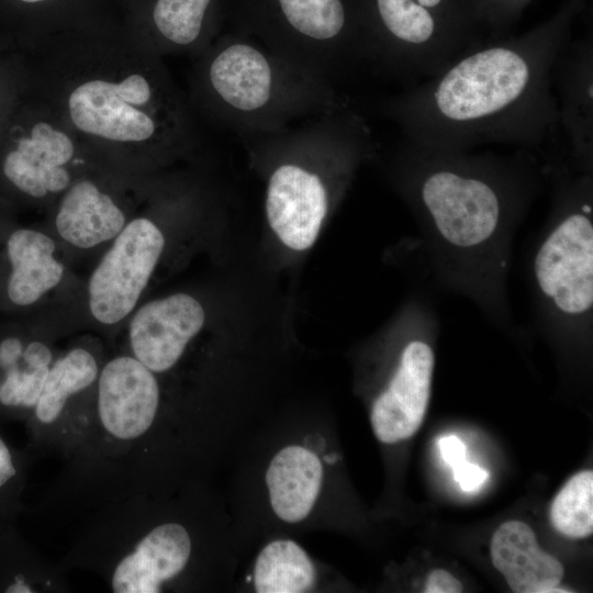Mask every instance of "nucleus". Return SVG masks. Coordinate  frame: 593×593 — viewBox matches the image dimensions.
<instances>
[{"label":"nucleus","instance_id":"obj_13","mask_svg":"<svg viewBox=\"0 0 593 593\" xmlns=\"http://www.w3.org/2000/svg\"><path fill=\"white\" fill-rule=\"evenodd\" d=\"M434 362L428 342L417 337L405 343L392 376L371 405L370 423L380 443L394 445L417 432L430 398Z\"/></svg>","mask_w":593,"mask_h":593},{"label":"nucleus","instance_id":"obj_11","mask_svg":"<svg viewBox=\"0 0 593 593\" xmlns=\"http://www.w3.org/2000/svg\"><path fill=\"white\" fill-rule=\"evenodd\" d=\"M164 246L161 231L148 219L124 226L89 280V307L97 321L114 324L133 311Z\"/></svg>","mask_w":593,"mask_h":593},{"label":"nucleus","instance_id":"obj_19","mask_svg":"<svg viewBox=\"0 0 593 593\" xmlns=\"http://www.w3.org/2000/svg\"><path fill=\"white\" fill-rule=\"evenodd\" d=\"M323 567L294 539L270 536L257 552L249 573L256 593H307L324 589Z\"/></svg>","mask_w":593,"mask_h":593},{"label":"nucleus","instance_id":"obj_2","mask_svg":"<svg viewBox=\"0 0 593 593\" xmlns=\"http://www.w3.org/2000/svg\"><path fill=\"white\" fill-rule=\"evenodd\" d=\"M239 540L209 481H195L93 511L58 566L92 572L114 593L212 592L232 581Z\"/></svg>","mask_w":593,"mask_h":593},{"label":"nucleus","instance_id":"obj_8","mask_svg":"<svg viewBox=\"0 0 593 593\" xmlns=\"http://www.w3.org/2000/svg\"><path fill=\"white\" fill-rule=\"evenodd\" d=\"M556 220L534 259L538 291L564 321L588 320L593 307L591 176L562 179Z\"/></svg>","mask_w":593,"mask_h":593},{"label":"nucleus","instance_id":"obj_10","mask_svg":"<svg viewBox=\"0 0 593 593\" xmlns=\"http://www.w3.org/2000/svg\"><path fill=\"white\" fill-rule=\"evenodd\" d=\"M101 367L88 349L75 347L57 359L26 421V450L32 455L69 454L87 422ZM96 390V389H94Z\"/></svg>","mask_w":593,"mask_h":593},{"label":"nucleus","instance_id":"obj_9","mask_svg":"<svg viewBox=\"0 0 593 593\" xmlns=\"http://www.w3.org/2000/svg\"><path fill=\"white\" fill-rule=\"evenodd\" d=\"M445 1L374 0L380 26L369 36L370 67L414 85L475 44L440 18Z\"/></svg>","mask_w":593,"mask_h":593},{"label":"nucleus","instance_id":"obj_26","mask_svg":"<svg viewBox=\"0 0 593 593\" xmlns=\"http://www.w3.org/2000/svg\"><path fill=\"white\" fill-rule=\"evenodd\" d=\"M424 592L426 593H459L462 584L444 569L433 570L426 580Z\"/></svg>","mask_w":593,"mask_h":593},{"label":"nucleus","instance_id":"obj_6","mask_svg":"<svg viewBox=\"0 0 593 593\" xmlns=\"http://www.w3.org/2000/svg\"><path fill=\"white\" fill-rule=\"evenodd\" d=\"M258 434L253 470L244 491L261 533L325 528L332 473L338 460L328 447L325 423L314 419L275 425ZM246 515V514H245Z\"/></svg>","mask_w":593,"mask_h":593},{"label":"nucleus","instance_id":"obj_1","mask_svg":"<svg viewBox=\"0 0 593 593\" xmlns=\"http://www.w3.org/2000/svg\"><path fill=\"white\" fill-rule=\"evenodd\" d=\"M566 31L560 24L475 43L382 110L417 145L472 150L501 143L542 152L561 133L552 74Z\"/></svg>","mask_w":593,"mask_h":593},{"label":"nucleus","instance_id":"obj_20","mask_svg":"<svg viewBox=\"0 0 593 593\" xmlns=\"http://www.w3.org/2000/svg\"><path fill=\"white\" fill-rule=\"evenodd\" d=\"M124 226L122 210L88 180L69 188L56 215L59 235L79 248H90L116 237Z\"/></svg>","mask_w":593,"mask_h":593},{"label":"nucleus","instance_id":"obj_3","mask_svg":"<svg viewBox=\"0 0 593 593\" xmlns=\"http://www.w3.org/2000/svg\"><path fill=\"white\" fill-rule=\"evenodd\" d=\"M180 411L156 373L121 355L100 370L85 427L48 489V510L96 511L202 481Z\"/></svg>","mask_w":593,"mask_h":593},{"label":"nucleus","instance_id":"obj_27","mask_svg":"<svg viewBox=\"0 0 593 593\" xmlns=\"http://www.w3.org/2000/svg\"><path fill=\"white\" fill-rule=\"evenodd\" d=\"M438 446L443 459L451 468L466 460V446L458 437H441L438 441Z\"/></svg>","mask_w":593,"mask_h":593},{"label":"nucleus","instance_id":"obj_12","mask_svg":"<svg viewBox=\"0 0 593 593\" xmlns=\"http://www.w3.org/2000/svg\"><path fill=\"white\" fill-rule=\"evenodd\" d=\"M331 204L322 174L298 160H286L271 171L266 193L268 223L280 240L305 250L317 238Z\"/></svg>","mask_w":593,"mask_h":593},{"label":"nucleus","instance_id":"obj_4","mask_svg":"<svg viewBox=\"0 0 593 593\" xmlns=\"http://www.w3.org/2000/svg\"><path fill=\"white\" fill-rule=\"evenodd\" d=\"M534 153L477 154L404 139L399 158L409 197L440 244L474 256L492 246L532 198L538 179Z\"/></svg>","mask_w":593,"mask_h":593},{"label":"nucleus","instance_id":"obj_28","mask_svg":"<svg viewBox=\"0 0 593 593\" xmlns=\"http://www.w3.org/2000/svg\"><path fill=\"white\" fill-rule=\"evenodd\" d=\"M21 1L34 3V2H41V1H44V0H21Z\"/></svg>","mask_w":593,"mask_h":593},{"label":"nucleus","instance_id":"obj_14","mask_svg":"<svg viewBox=\"0 0 593 593\" xmlns=\"http://www.w3.org/2000/svg\"><path fill=\"white\" fill-rule=\"evenodd\" d=\"M205 320L202 305L191 295L176 293L142 307L130 323L132 356L157 376L172 370Z\"/></svg>","mask_w":593,"mask_h":593},{"label":"nucleus","instance_id":"obj_18","mask_svg":"<svg viewBox=\"0 0 593 593\" xmlns=\"http://www.w3.org/2000/svg\"><path fill=\"white\" fill-rule=\"evenodd\" d=\"M54 240L42 232L19 228L8 235L4 294L10 303L32 305L60 282L64 266L54 258Z\"/></svg>","mask_w":593,"mask_h":593},{"label":"nucleus","instance_id":"obj_23","mask_svg":"<svg viewBox=\"0 0 593 593\" xmlns=\"http://www.w3.org/2000/svg\"><path fill=\"white\" fill-rule=\"evenodd\" d=\"M553 527L571 538H584L593 530V472L574 474L556 495L550 510Z\"/></svg>","mask_w":593,"mask_h":593},{"label":"nucleus","instance_id":"obj_25","mask_svg":"<svg viewBox=\"0 0 593 593\" xmlns=\"http://www.w3.org/2000/svg\"><path fill=\"white\" fill-rule=\"evenodd\" d=\"M454 478L463 492L471 493L478 491L488 479V471L478 465L461 461L454 468Z\"/></svg>","mask_w":593,"mask_h":593},{"label":"nucleus","instance_id":"obj_15","mask_svg":"<svg viewBox=\"0 0 593 593\" xmlns=\"http://www.w3.org/2000/svg\"><path fill=\"white\" fill-rule=\"evenodd\" d=\"M560 132L580 172H590L593 157V44L567 43L552 74Z\"/></svg>","mask_w":593,"mask_h":593},{"label":"nucleus","instance_id":"obj_16","mask_svg":"<svg viewBox=\"0 0 593 593\" xmlns=\"http://www.w3.org/2000/svg\"><path fill=\"white\" fill-rule=\"evenodd\" d=\"M74 154L75 146L67 133L51 123L38 122L5 156L3 175L23 193L43 198L69 186L70 175L65 166Z\"/></svg>","mask_w":593,"mask_h":593},{"label":"nucleus","instance_id":"obj_17","mask_svg":"<svg viewBox=\"0 0 593 593\" xmlns=\"http://www.w3.org/2000/svg\"><path fill=\"white\" fill-rule=\"evenodd\" d=\"M493 566L516 593H551L563 578L562 564L540 549L533 529L521 521L503 523L490 545Z\"/></svg>","mask_w":593,"mask_h":593},{"label":"nucleus","instance_id":"obj_7","mask_svg":"<svg viewBox=\"0 0 593 593\" xmlns=\"http://www.w3.org/2000/svg\"><path fill=\"white\" fill-rule=\"evenodd\" d=\"M67 112L81 133L109 142L186 138L187 120L175 93L141 72L81 82L68 96Z\"/></svg>","mask_w":593,"mask_h":593},{"label":"nucleus","instance_id":"obj_5","mask_svg":"<svg viewBox=\"0 0 593 593\" xmlns=\"http://www.w3.org/2000/svg\"><path fill=\"white\" fill-rule=\"evenodd\" d=\"M203 57L204 102L242 137L278 132L344 98L327 81L253 40L225 38Z\"/></svg>","mask_w":593,"mask_h":593},{"label":"nucleus","instance_id":"obj_21","mask_svg":"<svg viewBox=\"0 0 593 593\" xmlns=\"http://www.w3.org/2000/svg\"><path fill=\"white\" fill-rule=\"evenodd\" d=\"M65 571L48 562L18 532L0 538V593H65Z\"/></svg>","mask_w":593,"mask_h":593},{"label":"nucleus","instance_id":"obj_24","mask_svg":"<svg viewBox=\"0 0 593 593\" xmlns=\"http://www.w3.org/2000/svg\"><path fill=\"white\" fill-rule=\"evenodd\" d=\"M31 457L26 449L15 448L0 433V538L16 527Z\"/></svg>","mask_w":593,"mask_h":593},{"label":"nucleus","instance_id":"obj_22","mask_svg":"<svg viewBox=\"0 0 593 593\" xmlns=\"http://www.w3.org/2000/svg\"><path fill=\"white\" fill-rule=\"evenodd\" d=\"M211 0H157L155 27L171 49H192L201 41Z\"/></svg>","mask_w":593,"mask_h":593}]
</instances>
